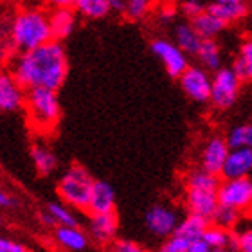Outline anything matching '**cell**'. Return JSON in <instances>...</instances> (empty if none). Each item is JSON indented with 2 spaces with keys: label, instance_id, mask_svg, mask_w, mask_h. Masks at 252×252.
<instances>
[{
  "label": "cell",
  "instance_id": "4316f807",
  "mask_svg": "<svg viewBox=\"0 0 252 252\" xmlns=\"http://www.w3.org/2000/svg\"><path fill=\"white\" fill-rule=\"evenodd\" d=\"M45 211L53 216L58 227H78L79 225L76 215H74L72 211L68 209L63 202H49V204L45 205Z\"/></svg>",
  "mask_w": 252,
  "mask_h": 252
},
{
  "label": "cell",
  "instance_id": "7c38bea8",
  "mask_svg": "<svg viewBox=\"0 0 252 252\" xmlns=\"http://www.w3.org/2000/svg\"><path fill=\"white\" fill-rule=\"evenodd\" d=\"M26 99L27 90L13 78V74H0V108L4 112H18L26 108Z\"/></svg>",
  "mask_w": 252,
  "mask_h": 252
},
{
  "label": "cell",
  "instance_id": "83f0119b",
  "mask_svg": "<svg viewBox=\"0 0 252 252\" xmlns=\"http://www.w3.org/2000/svg\"><path fill=\"white\" fill-rule=\"evenodd\" d=\"M240 220H242V213H238L236 209L220 204L218 209H216L215 216L211 218V223L223 227L227 231H236V227L240 225Z\"/></svg>",
  "mask_w": 252,
  "mask_h": 252
},
{
  "label": "cell",
  "instance_id": "277c9868",
  "mask_svg": "<svg viewBox=\"0 0 252 252\" xmlns=\"http://www.w3.org/2000/svg\"><path fill=\"white\" fill-rule=\"evenodd\" d=\"M27 125L36 133H51L58 126L62 117L58 94L47 89L27 90L26 99Z\"/></svg>",
  "mask_w": 252,
  "mask_h": 252
},
{
  "label": "cell",
  "instance_id": "d4e9b609",
  "mask_svg": "<svg viewBox=\"0 0 252 252\" xmlns=\"http://www.w3.org/2000/svg\"><path fill=\"white\" fill-rule=\"evenodd\" d=\"M232 232L234 231H227L223 227H218V225H215V223H211V225L207 227V231L204 232L202 240H204L213 251H229L231 242H232Z\"/></svg>",
  "mask_w": 252,
  "mask_h": 252
},
{
  "label": "cell",
  "instance_id": "9a60e30c",
  "mask_svg": "<svg viewBox=\"0 0 252 252\" xmlns=\"http://www.w3.org/2000/svg\"><path fill=\"white\" fill-rule=\"evenodd\" d=\"M116 213V193L108 182L105 180H95L90 196L89 215H110Z\"/></svg>",
  "mask_w": 252,
  "mask_h": 252
},
{
  "label": "cell",
  "instance_id": "f546056e",
  "mask_svg": "<svg viewBox=\"0 0 252 252\" xmlns=\"http://www.w3.org/2000/svg\"><path fill=\"white\" fill-rule=\"evenodd\" d=\"M150 9H152V4L146 2V0H130V2H126L125 15L130 20H141L150 13Z\"/></svg>",
  "mask_w": 252,
  "mask_h": 252
},
{
  "label": "cell",
  "instance_id": "ab89813d",
  "mask_svg": "<svg viewBox=\"0 0 252 252\" xmlns=\"http://www.w3.org/2000/svg\"><path fill=\"white\" fill-rule=\"evenodd\" d=\"M110 9L117 13H126V2L123 0H110Z\"/></svg>",
  "mask_w": 252,
  "mask_h": 252
},
{
  "label": "cell",
  "instance_id": "cb8c5ba5",
  "mask_svg": "<svg viewBox=\"0 0 252 252\" xmlns=\"http://www.w3.org/2000/svg\"><path fill=\"white\" fill-rule=\"evenodd\" d=\"M196 56H198L200 63H202V67H204L205 70L216 72V70L221 68V53H220L218 43H216L215 40H204Z\"/></svg>",
  "mask_w": 252,
  "mask_h": 252
},
{
  "label": "cell",
  "instance_id": "ac0fdd59",
  "mask_svg": "<svg viewBox=\"0 0 252 252\" xmlns=\"http://www.w3.org/2000/svg\"><path fill=\"white\" fill-rule=\"evenodd\" d=\"M54 242L65 251L79 252L87 249L89 236L79 227H56L54 229Z\"/></svg>",
  "mask_w": 252,
  "mask_h": 252
},
{
  "label": "cell",
  "instance_id": "4dcf8cb0",
  "mask_svg": "<svg viewBox=\"0 0 252 252\" xmlns=\"http://www.w3.org/2000/svg\"><path fill=\"white\" fill-rule=\"evenodd\" d=\"M205 11H207L205 4H202L198 0H186V2L180 4V13H182L186 18H189L191 22H193L194 18H198L200 15H204Z\"/></svg>",
  "mask_w": 252,
  "mask_h": 252
},
{
  "label": "cell",
  "instance_id": "e575fe53",
  "mask_svg": "<svg viewBox=\"0 0 252 252\" xmlns=\"http://www.w3.org/2000/svg\"><path fill=\"white\" fill-rule=\"evenodd\" d=\"M112 252H150L142 247L141 243L131 242V240H117L112 247Z\"/></svg>",
  "mask_w": 252,
  "mask_h": 252
},
{
  "label": "cell",
  "instance_id": "d6a6232c",
  "mask_svg": "<svg viewBox=\"0 0 252 252\" xmlns=\"http://www.w3.org/2000/svg\"><path fill=\"white\" fill-rule=\"evenodd\" d=\"M189 243H186L184 240H180L177 236H171L168 240H164V243L158 247L157 252H188Z\"/></svg>",
  "mask_w": 252,
  "mask_h": 252
},
{
  "label": "cell",
  "instance_id": "603a6c76",
  "mask_svg": "<svg viewBox=\"0 0 252 252\" xmlns=\"http://www.w3.org/2000/svg\"><path fill=\"white\" fill-rule=\"evenodd\" d=\"M191 26L194 27V31L198 32V36L202 40H215L218 34H220L223 29H225L227 24L216 18L215 15H211L209 11H205L204 15H200L198 18H194L191 22Z\"/></svg>",
  "mask_w": 252,
  "mask_h": 252
},
{
  "label": "cell",
  "instance_id": "1f68e13d",
  "mask_svg": "<svg viewBox=\"0 0 252 252\" xmlns=\"http://www.w3.org/2000/svg\"><path fill=\"white\" fill-rule=\"evenodd\" d=\"M236 252H252V225L236 229Z\"/></svg>",
  "mask_w": 252,
  "mask_h": 252
},
{
  "label": "cell",
  "instance_id": "d590c367",
  "mask_svg": "<svg viewBox=\"0 0 252 252\" xmlns=\"http://www.w3.org/2000/svg\"><path fill=\"white\" fill-rule=\"evenodd\" d=\"M0 252H31L20 242H15L11 238H0Z\"/></svg>",
  "mask_w": 252,
  "mask_h": 252
},
{
  "label": "cell",
  "instance_id": "836d02e7",
  "mask_svg": "<svg viewBox=\"0 0 252 252\" xmlns=\"http://www.w3.org/2000/svg\"><path fill=\"white\" fill-rule=\"evenodd\" d=\"M177 15H179V7L173 4H162L158 5L157 9V18L160 22H164V24H171V22L177 18Z\"/></svg>",
  "mask_w": 252,
  "mask_h": 252
},
{
  "label": "cell",
  "instance_id": "60d3db41",
  "mask_svg": "<svg viewBox=\"0 0 252 252\" xmlns=\"http://www.w3.org/2000/svg\"><path fill=\"white\" fill-rule=\"evenodd\" d=\"M215 252H229V251H215Z\"/></svg>",
  "mask_w": 252,
  "mask_h": 252
},
{
  "label": "cell",
  "instance_id": "52a82bcc",
  "mask_svg": "<svg viewBox=\"0 0 252 252\" xmlns=\"http://www.w3.org/2000/svg\"><path fill=\"white\" fill-rule=\"evenodd\" d=\"M218 200L221 205L232 207L242 215L252 213V179L221 180Z\"/></svg>",
  "mask_w": 252,
  "mask_h": 252
},
{
  "label": "cell",
  "instance_id": "8fae6325",
  "mask_svg": "<svg viewBox=\"0 0 252 252\" xmlns=\"http://www.w3.org/2000/svg\"><path fill=\"white\" fill-rule=\"evenodd\" d=\"M231 153V148L227 144V139L221 135H213L205 142L200 157V168L205 169L207 173H213L216 177H221L223 166L227 162V157Z\"/></svg>",
  "mask_w": 252,
  "mask_h": 252
},
{
  "label": "cell",
  "instance_id": "3957f363",
  "mask_svg": "<svg viewBox=\"0 0 252 252\" xmlns=\"http://www.w3.org/2000/svg\"><path fill=\"white\" fill-rule=\"evenodd\" d=\"M221 177H216L213 173H207L205 169H191L186 175V207L188 215L202 216L209 220L215 216L220 200H218V191L221 186Z\"/></svg>",
  "mask_w": 252,
  "mask_h": 252
},
{
  "label": "cell",
  "instance_id": "5bb4252c",
  "mask_svg": "<svg viewBox=\"0 0 252 252\" xmlns=\"http://www.w3.org/2000/svg\"><path fill=\"white\" fill-rule=\"evenodd\" d=\"M117 229H119V220L117 213L110 215H92L89 218V232L92 240L99 245H108L116 243Z\"/></svg>",
  "mask_w": 252,
  "mask_h": 252
},
{
  "label": "cell",
  "instance_id": "2e32d148",
  "mask_svg": "<svg viewBox=\"0 0 252 252\" xmlns=\"http://www.w3.org/2000/svg\"><path fill=\"white\" fill-rule=\"evenodd\" d=\"M72 5H56L49 13V22H51L54 42L65 40L74 31V27H76V9Z\"/></svg>",
  "mask_w": 252,
  "mask_h": 252
},
{
  "label": "cell",
  "instance_id": "9c48e42d",
  "mask_svg": "<svg viewBox=\"0 0 252 252\" xmlns=\"http://www.w3.org/2000/svg\"><path fill=\"white\" fill-rule=\"evenodd\" d=\"M150 47H152L153 54L164 63L166 72H168L171 78L180 79V76L191 67L188 62V54H186L182 49H179L177 43L169 42V40H164V38H157V40H153Z\"/></svg>",
  "mask_w": 252,
  "mask_h": 252
},
{
  "label": "cell",
  "instance_id": "8992f818",
  "mask_svg": "<svg viewBox=\"0 0 252 252\" xmlns=\"http://www.w3.org/2000/svg\"><path fill=\"white\" fill-rule=\"evenodd\" d=\"M242 79L232 70V67H221L213 74V87H211V103L218 110H229L236 103Z\"/></svg>",
  "mask_w": 252,
  "mask_h": 252
},
{
  "label": "cell",
  "instance_id": "ba28073f",
  "mask_svg": "<svg viewBox=\"0 0 252 252\" xmlns=\"http://www.w3.org/2000/svg\"><path fill=\"white\" fill-rule=\"evenodd\" d=\"M148 231L152 232L153 236L157 238H171L179 229L182 218L179 216V213L169 207L166 204H155L148 209L146 216H144Z\"/></svg>",
  "mask_w": 252,
  "mask_h": 252
},
{
  "label": "cell",
  "instance_id": "484cf974",
  "mask_svg": "<svg viewBox=\"0 0 252 252\" xmlns=\"http://www.w3.org/2000/svg\"><path fill=\"white\" fill-rule=\"evenodd\" d=\"M74 9L81 13L85 18H103L110 13V0H76L74 2Z\"/></svg>",
  "mask_w": 252,
  "mask_h": 252
},
{
  "label": "cell",
  "instance_id": "ffe728a7",
  "mask_svg": "<svg viewBox=\"0 0 252 252\" xmlns=\"http://www.w3.org/2000/svg\"><path fill=\"white\" fill-rule=\"evenodd\" d=\"M202 42L204 40L198 36V32L194 31L191 22H180L175 26V43L186 54H198Z\"/></svg>",
  "mask_w": 252,
  "mask_h": 252
},
{
  "label": "cell",
  "instance_id": "f35d334b",
  "mask_svg": "<svg viewBox=\"0 0 252 252\" xmlns=\"http://www.w3.org/2000/svg\"><path fill=\"white\" fill-rule=\"evenodd\" d=\"M38 220L42 221L43 225H47V227H53L56 225V221H54V218L51 215H49L47 211H43V213H38ZM58 227V225H56Z\"/></svg>",
  "mask_w": 252,
  "mask_h": 252
},
{
  "label": "cell",
  "instance_id": "4fadbf2b",
  "mask_svg": "<svg viewBox=\"0 0 252 252\" xmlns=\"http://www.w3.org/2000/svg\"><path fill=\"white\" fill-rule=\"evenodd\" d=\"M252 179V148L231 150L221 171V180Z\"/></svg>",
  "mask_w": 252,
  "mask_h": 252
},
{
  "label": "cell",
  "instance_id": "74e56055",
  "mask_svg": "<svg viewBox=\"0 0 252 252\" xmlns=\"http://www.w3.org/2000/svg\"><path fill=\"white\" fill-rule=\"evenodd\" d=\"M188 252H215V251H213V249H211L204 240H198V242L189 243Z\"/></svg>",
  "mask_w": 252,
  "mask_h": 252
},
{
  "label": "cell",
  "instance_id": "5b68a950",
  "mask_svg": "<svg viewBox=\"0 0 252 252\" xmlns=\"http://www.w3.org/2000/svg\"><path fill=\"white\" fill-rule=\"evenodd\" d=\"M95 180L81 164L68 166L67 171L58 180V194L65 205L78 211H87L90 207V196Z\"/></svg>",
  "mask_w": 252,
  "mask_h": 252
},
{
  "label": "cell",
  "instance_id": "30bf717a",
  "mask_svg": "<svg viewBox=\"0 0 252 252\" xmlns=\"http://www.w3.org/2000/svg\"><path fill=\"white\" fill-rule=\"evenodd\" d=\"M180 87L186 92L188 97H191L196 103L211 101V87H213V76L207 74L204 67H189L180 76Z\"/></svg>",
  "mask_w": 252,
  "mask_h": 252
},
{
  "label": "cell",
  "instance_id": "8d00e7d4",
  "mask_svg": "<svg viewBox=\"0 0 252 252\" xmlns=\"http://www.w3.org/2000/svg\"><path fill=\"white\" fill-rule=\"evenodd\" d=\"M20 204V200L9 191H0V207L2 209H16Z\"/></svg>",
  "mask_w": 252,
  "mask_h": 252
},
{
  "label": "cell",
  "instance_id": "6da1fadb",
  "mask_svg": "<svg viewBox=\"0 0 252 252\" xmlns=\"http://www.w3.org/2000/svg\"><path fill=\"white\" fill-rule=\"evenodd\" d=\"M9 72L26 90L60 89L67 78V54L60 42H51L27 53L16 54L9 63Z\"/></svg>",
  "mask_w": 252,
  "mask_h": 252
},
{
  "label": "cell",
  "instance_id": "44dd1931",
  "mask_svg": "<svg viewBox=\"0 0 252 252\" xmlns=\"http://www.w3.org/2000/svg\"><path fill=\"white\" fill-rule=\"evenodd\" d=\"M31 158L34 162V168L40 175H51L58 166V158L53 153V150L42 142H34L31 146Z\"/></svg>",
  "mask_w": 252,
  "mask_h": 252
},
{
  "label": "cell",
  "instance_id": "f1b7e54d",
  "mask_svg": "<svg viewBox=\"0 0 252 252\" xmlns=\"http://www.w3.org/2000/svg\"><path fill=\"white\" fill-rule=\"evenodd\" d=\"M227 144L231 150L252 148V123L251 125H238L227 133Z\"/></svg>",
  "mask_w": 252,
  "mask_h": 252
},
{
  "label": "cell",
  "instance_id": "7a4b0ae2",
  "mask_svg": "<svg viewBox=\"0 0 252 252\" xmlns=\"http://www.w3.org/2000/svg\"><path fill=\"white\" fill-rule=\"evenodd\" d=\"M54 42L49 13L38 7L18 9L7 24V42L4 43V56L13 60L16 54Z\"/></svg>",
  "mask_w": 252,
  "mask_h": 252
},
{
  "label": "cell",
  "instance_id": "d6986e66",
  "mask_svg": "<svg viewBox=\"0 0 252 252\" xmlns=\"http://www.w3.org/2000/svg\"><path fill=\"white\" fill-rule=\"evenodd\" d=\"M209 225H211V221L205 220V218H202V216L188 215V216L182 218L179 229H177V232H175L173 236L184 240L186 243L198 242V240H202L204 232L207 231V227Z\"/></svg>",
  "mask_w": 252,
  "mask_h": 252
},
{
  "label": "cell",
  "instance_id": "e0dca14e",
  "mask_svg": "<svg viewBox=\"0 0 252 252\" xmlns=\"http://www.w3.org/2000/svg\"><path fill=\"white\" fill-rule=\"evenodd\" d=\"M207 11L216 18H220L223 24H232L247 15L249 5L243 0H216L207 5Z\"/></svg>",
  "mask_w": 252,
  "mask_h": 252
},
{
  "label": "cell",
  "instance_id": "7402d4cb",
  "mask_svg": "<svg viewBox=\"0 0 252 252\" xmlns=\"http://www.w3.org/2000/svg\"><path fill=\"white\" fill-rule=\"evenodd\" d=\"M232 70L242 81H252V36H247L240 43L238 56L232 63Z\"/></svg>",
  "mask_w": 252,
  "mask_h": 252
}]
</instances>
